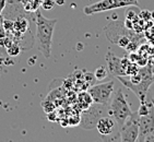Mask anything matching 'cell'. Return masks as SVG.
I'll use <instances>...</instances> for the list:
<instances>
[{"instance_id": "cell-24", "label": "cell", "mask_w": 154, "mask_h": 142, "mask_svg": "<svg viewBox=\"0 0 154 142\" xmlns=\"http://www.w3.org/2000/svg\"><path fill=\"white\" fill-rule=\"evenodd\" d=\"M151 18L154 20V11H152V12H151Z\"/></svg>"}, {"instance_id": "cell-12", "label": "cell", "mask_w": 154, "mask_h": 142, "mask_svg": "<svg viewBox=\"0 0 154 142\" xmlns=\"http://www.w3.org/2000/svg\"><path fill=\"white\" fill-rule=\"evenodd\" d=\"M27 30V20L25 19L21 18L18 19V21H14V23H13V30L17 34H23L25 33V31Z\"/></svg>"}, {"instance_id": "cell-9", "label": "cell", "mask_w": 154, "mask_h": 142, "mask_svg": "<svg viewBox=\"0 0 154 142\" xmlns=\"http://www.w3.org/2000/svg\"><path fill=\"white\" fill-rule=\"evenodd\" d=\"M101 117L102 116H100V110L90 107V108L84 110L82 116H81V127L84 129H92V128L96 127V124Z\"/></svg>"}, {"instance_id": "cell-6", "label": "cell", "mask_w": 154, "mask_h": 142, "mask_svg": "<svg viewBox=\"0 0 154 142\" xmlns=\"http://www.w3.org/2000/svg\"><path fill=\"white\" fill-rule=\"evenodd\" d=\"M138 114H132L120 127V141L122 142H134L139 137V124H138Z\"/></svg>"}, {"instance_id": "cell-21", "label": "cell", "mask_w": 154, "mask_h": 142, "mask_svg": "<svg viewBox=\"0 0 154 142\" xmlns=\"http://www.w3.org/2000/svg\"><path fill=\"white\" fill-rule=\"evenodd\" d=\"M6 3H7V0H0V14H1V12L3 11V9H5Z\"/></svg>"}, {"instance_id": "cell-18", "label": "cell", "mask_w": 154, "mask_h": 142, "mask_svg": "<svg viewBox=\"0 0 154 142\" xmlns=\"http://www.w3.org/2000/svg\"><path fill=\"white\" fill-rule=\"evenodd\" d=\"M131 42V39H129V37H127V36L125 35V36H120L118 39V41H117V44L120 46V47L122 48H126L128 46V44Z\"/></svg>"}, {"instance_id": "cell-7", "label": "cell", "mask_w": 154, "mask_h": 142, "mask_svg": "<svg viewBox=\"0 0 154 142\" xmlns=\"http://www.w3.org/2000/svg\"><path fill=\"white\" fill-rule=\"evenodd\" d=\"M106 61L108 74L113 77H126V69L130 63L129 58H119L113 53L108 51L106 54Z\"/></svg>"}, {"instance_id": "cell-19", "label": "cell", "mask_w": 154, "mask_h": 142, "mask_svg": "<svg viewBox=\"0 0 154 142\" xmlns=\"http://www.w3.org/2000/svg\"><path fill=\"white\" fill-rule=\"evenodd\" d=\"M141 17H142V19L144 21H149V20H152V18H151V12H149V11H146V10H143L142 12H141Z\"/></svg>"}, {"instance_id": "cell-1", "label": "cell", "mask_w": 154, "mask_h": 142, "mask_svg": "<svg viewBox=\"0 0 154 142\" xmlns=\"http://www.w3.org/2000/svg\"><path fill=\"white\" fill-rule=\"evenodd\" d=\"M57 22H58L57 19H47L42 14L41 11H38V10L36 11L35 44L36 48L45 58H49L51 55L53 36Z\"/></svg>"}, {"instance_id": "cell-22", "label": "cell", "mask_w": 154, "mask_h": 142, "mask_svg": "<svg viewBox=\"0 0 154 142\" xmlns=\"http://www.w3.org/2000/svg\"><path fill=\"white\" fill-rule=\"evenodd\" d=\"M56 3L57 5H59V6H61V5L65 3V0H56Z\"/></svg>"}, {"instance_id": "cell-2", "label": "cell", "mask_w": 154, "mask_h": 142, "mask_svg": "<svg viewBox=\"0 0 154 142\" xmlns=\"http://www.w3.org/2000/svg\"><path fill=\"white\" fill-rule=\"evenodd\" d=\"M109 104L110 107L109 110H108V114L110 116H113L117 125L120 128L126 122V120L134 114L127 100L125 97V94L122 89H118L115 93H113Z\"/></svg>"}, {"instance_id": "cell-10", "label": "cell", "mask_w": 154, "mask_h": 142, "mask_svg": "<svg viewBox=\"0 0 154 142\" xmlns=\"http://www.w3.org/2000/svg\"><path fill=\"white\" fill-rule=\"evenodd\" d=\"M115 122L110 117L102 116L96 124V128L102 136H109L115 129Z\"/></svg>"}, {"instance_id": "cell-15", "label": "cell", "mask_w": 154, "mask_h": 142, "mask_svg": "<svg viewBox=\"0 0 154 142\" xmlns=\"http://www.w3.org/2000/svg\"><path fill=\"white\" fill-rule=\"evenodd\" d=\"M140 70V67L138 65H137L136 62H132L130 61V63L128 65L127 69H126V76H128V77H130V76H134V74L138 73Z\"/></svg>"}, {"instance_id": "cell-5", "label": "cell", "mask_w": 154, "mask_h": 142, "mask_svg": "<svg viewBox=\"0 0 154 142\" xmlns=\"http://www.w3.org/2000/svg\"><path fill=\"white\" fill-rule=\"evenodd\" d=\"M114 84H115L114 81H108V82L91 86L88 92L92 96L93 103L103 105V106L108 105L114 93Z\"/></svg>"}, {"instance_id": "cell-8", "label": "cell", "mask_w": 154, "mask_h": 142, "mask_svg": "<svg viewBox=\"0 0 154 142\" xmlns=\"http://www.w3.org/2000/svg\"><path fill=\"white\" fill-rule=\"evenodd\" d=\"M138 124H139V137L137 141L144 142L146 137L154 133V108L151 110L148 115L139 116Z\"/></svg>"}, {"instance_id": "cell-16", "label": "cell", "mask_w": 154, "mask_h": 142, "mask_svg": "<svg viewBox=\"0 0 154 142\" xmlns=\"http://www.w3.org/2000/svg\"><path fill=\"white\" fill-rule=\"evenodd\" d=\"M42 106H43V110H44V112L46 113V114L54 112L55 108H56V107H55V104H54L51 101H49V100L43 102V103H42Z\"/></svg>"}, {"instance_id": "cell-20", "label": "cell", "mask_w": 154, "mask_h": 142, "mask_svg": "<svg viewBox=\"0 0 154 142\" xmlns=\"http://www.w3.org/2000/svg\"><path fill=\"white\" fill-rule=\"evenodd\" d=\"M129 60L130 61H132V62H137L138 61V59L140 58V55H138V54H136V53H134V51H131V54L129 55Z\"/></svg>"}, {"instance_id": "cell-4", "label": "cell", "mask_w": 154, "mask_h": 142, "mask_svg": "<svg viewBox=\"0 0 154 142\" xmlns=\"http://www.w3.org/2000/svg\"><path fill=\"white\" fill-rule=\"evenodd\" d=\"M132 6L140 7L139 0H101V1L84 7L83 12L86 15H91L95 13H101V12L109 11V10Z\"/></svg>"}, {"instance_id": "cell-14", "label": "cell", "mask_w": 154, "mask_h": 142, "mask_svg": "<svg viewBox=\"0 0 154 142\" xmlns=\"http://www.w3.org/2000/svg\"><path fill=\"white\" fill-rule=\"evenodd\" d=\"M7 47H8V54L10 56H18L19 53H20V46H19L18 43L9 42Z\"/></svg>"}, {"instance_id": "cell-3", "label": "cell", "mask_w": 154, "mask_h": 142, "mask_svg": "<svg viewBox=\"0 0 154 142\" xmlns=\"http://www.w3.org/2000/svg\"><path fill=\"white\" fill-rule=\"evenodd\" d=\"M140 74L142 76V81L138 84H134L129 81V79H125L124 77H116L127 89L131 90L138 96L140 102H144L146 100V93L152 83L154 82V74L152 72L151 66H144L139 70Z\"/></svg>"}, {"instance_id": "cell-17", "label": "cell", "mask_w": 154, "mask_h": 142, "mask_svg": "<svg viewBox=\"0 0 154 142\" xmlns=\"http://www.w3.org/2000/svg\"><path fill=\"white\" fill-rule=\"evenodd\" d=\"M56 5V0H42L41 7L44 10H51Z\"/></svg>"}, {"instance_id": "cell-23", "label": "cell", "mask_w": 154, "mask_h": 142, "mask_svg": "<svg viewBox=\"0 0 154 142\" xmlns=\"http://www.w3.org/2000/svg\"><path fill=\"white\" fill-rule=\"evenodd\" d=\"M150 63H152V66H154V57L150 59Z\"/></svg>"}, {"instance_id": "cell-13", "label": "cell", "mask_w": 154, "mask_h": 142, "mask_svg": "<svg viewBox=\"0 0 154 142\" xmlns=\"http://www.w3.org/2000/svg\"><path fill=\"white\" fill-rule=\"evenodd\" d=\"M94 77L96 80H100V81L104 80V79H106V78L108 77V70H107V68L101 66V67H98V68L95 70Z\"/></svg>"}, {"instance_id": "cell-11", "label": "cell", "mask_w": 154, "mask_h": 142, "mask_svg": "<svg viewBox=\"0 0 154 142\" xmlns=\"http://www.w3.org/2000/svg\"><path fill=\"white\" fill-rule=\"evenodd\" d=\"M77 103L79 104V106H80L83 110H88V108H90V107L92 106L93 98H92V96L90 95L89 92L82 91L80 94L78 95Z\"/></svg>"}]
</instances>
